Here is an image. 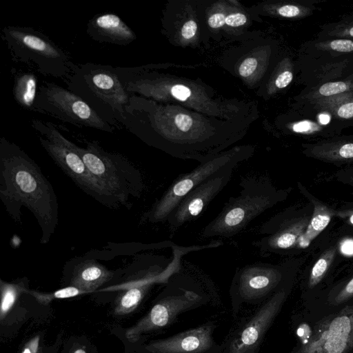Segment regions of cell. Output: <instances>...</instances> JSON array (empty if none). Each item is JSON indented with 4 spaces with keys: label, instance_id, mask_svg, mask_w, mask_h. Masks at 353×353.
Listing matches in <instances>:
<instances>
[{
    "label": "cell",
    "instance_id": "cell-1",
    "mask_svg": "<svg viewBox=\"0 0 353 353\" xmlns=\"http://www.w3.org/2000/svg\"><path fill=\"white\" fill-rule=\"evenodd\" d=\"M0 198L10 216L21 223V207L39 225L40 242L48 243L58 223V203L50 183L39 165L18 145L0 139Z\"/></svg>",
    "mask_w": 353,
    "mask_h": 353
},
{
    "label": "cell",
    "instance_id": "cell-2",
    "mask_svg": "<svg viewBox=\"0 0 353 353\" xmlns=\"http://www.w3.org/2000/svg\"><path fill=\"white\" fill-rule=\"evenodd\" d=\"M64 81L68 90L84 99L112 125H115L114 121L123 123L130 97L118 67L73 64L72 72Z\"/></svg>",
    "mask_w": 353,
    "mask_h": 353
},
{
    "label": "cell",
    "instance_id": "cell-3",
    "mask_svg": "<svg viewBox=\"0 0 353 353\" xmlns=\"http://www.w3.org/2000/svg\"><path fill=\"white\" fill-rule=\"evenodd\" d=\"M243 190L231 197L219 214L204 228L201 236L230 237L267 210L284 201L291 188L276 189L268 179H243Z\"/></svg>",
    "mask_w": 353,
    "mask_h": 353
},
{
    "label": "cell",
    "instance_id": "cell-4",
    "mask_svg": "<svg viewBox=\"0 0 353 353\" xmlns=\"http://www.w3.org/2000/svg\"><path fill=\"white\" fill-rule=\"evenodd\" d=\"M12 57L41 74L65 80L74 64L66 52L42 32L30 27L8 26L1 30Z\"/></svg>",
    "mask_w": 353,
    "mask_h": 353
},
{
    "label": "cell",
    "instance_id": "cell-5",
    "mask_svg": "<svg viewBox=\"0 0 353 353\" xmlns=\"http://www.w3.org/2000/svg\"><path fill=\"white\" fill-rule=\"evenodd\" d=\"M91 174L120 205L130 206V197H139L143 189L141 173L124 157L105 151L97 142L85 148L70 141Z\"/></svg>",
    "mask_w": 353,
    "mask_h": 353
},
{
    "label": "cell",
    "instance_id": "cell-6",
    "mask_svg": "<svg viewBox=\"0 0 353 353\" xmlns=\"http://www.w3.org/2000/svg\"><path fill=\"white\" fill-rule=\"evenodd\" d=\"M306 88L341 80L353 73V39H314L302 50Z\"/></svg>",
    "mask_w": 353,
    "mask_h": 353
},
{
    "label": "cell",
    "instance_id": "cell-7",
    "mask_svg": "<svg viewBox=\"0 0 353 353\" xmlns=\"http://www.w3.org/2000/svg\"><path fill=\"white\" fill-rule=\"evenodd\" d=\"M32 127L43 134L39 137L43 149L54 162L83 192L109 208L119 206L118 202L91 174L80 155L71 147L70 141L50 123L34 119Z\"/></svg>",
    "mask_w": 353,
    "mask_h": 353
},
{
    "label": "cell",
    "instance_id": "cell-8",
    "mask_svg": "<svg viewBox=\"0 0 353 353\" xmlns=\"http://www.w3.org/2000/svg\"><path fill=\"white\" fill-rule=\"evenodd\" d=\"M34 111L47 114L79 127L112 132L114 126L103 119L84 99L52 82L39 88Z\"/></svg>",
    "mask_w": 353,
    "mask_h": 353
},
{
    "label": "cell",
    "instance_id": "cell-9",
    "mask_svg": "<svg viewBox=\"0 0 353 353\" xmlns=\"http://www.w3.org/2000/svg\"><path fill=\"white\" fill-rule=\"evenodd\" d=\"M312 213V211L306 214L290 210L281 212L260 228L263 236L254 244L263 254H285L297 248Z\"/></svg>",
    "mask_w": 353,
    "mask_h": 353
},
{
    "label": "cell",
    "instance_id": "cell-10",
    "mask_svg": "<svg viewBox=\"0 0 353 353\" xmlns=\"http://www.w3.org/2000/svg\"><path fill=\"white\" fill-rule=\"evenodd\" d=\"M232 161L224 157L212 159L180 176L145 212L142 219L152 223L166 221L171 212L191 190Z\"/></svg>",
    "mask_w": 353,
    "mask_h": 353
},
{
    "label": "cell",
    "instance_id": "cell-11",
    "mask_svg": "<svg viewBox=\"0 0 353 353\" xmlns=\"http://www.w3.org/2000/svg\"><path fill=\"white\" fill-rule=\"evenodd\" d=\"M285 298L281 290L263 304L250 319L232 336L221 353H259L268 330Z\"/></svg>",
    "mask_w": 353,
    "mask_h": 353
},
{
    "label": "cell",
    "instance_id": "cell-12",
    "mask_svg": "<svg viewBox=\"0 0 353 353\" xmlns=\"http://www.w3.org/2000/svg\"><path fill=\"white\" fill-rule=\"evenodd\" d=\"M235 163L234 160L230 162L199 184L180 201L166 221L172 232L198 217L230 181Z\"/></svg>",
    "mask_w": 353,
    "mask_h": 353
},
{
    "label": "cell",
    "instance_id": "cell-13",
    "mask_svg": "<svg viewBox=\"0 0 353 353\" xmlns=\"http://www.w3.org/2000/svg\"><path fill=\"white\" fill-rule=\"evenodd\" d=\"M202 296L190 290H181L155 304L137 323L125 332L126 339L137 341L143 334L163 328L172 324L181 313L201 304Z\"/></svg>",
    "mask_w": 353,
    "mask_h": 353
},
{
    "label": "cell",
    "instance_id": "cell-14",
    "mask_svg": "<svg viewBox=\"0 0 353 353\" xmlns=\"http://www.w3.org/2000/svg\"><path fill=\"white\" fill-rule=\"evenodd\" d=\"M285 264L259 263L241 268L234 278V291L241 300L247 302L265 298L282 281L287 269Z\"/></svg>",
    "mask_w": 353,
    "mask_h": 353
},
{
    "label": "cell",
    "instance_id": "cell-15",
    "mask_svg": "<svg viewBox=\"0 0 353 353\" xmlns=\"http://www.w3.org/2000/svg\"><path fill=\"white\" fill-rule=\"evenodd\" d=\"M216 325L208 322L144 346L148 353H219L222 347L214 339Z\"/></svg>",
    "mask_w": 353,
    "mask_h": 353
},
{
    "label": "cell",
    "instance_id": "cell-16",
    "mask_svg": "<svg viewBox=\"0 0 353 353\" xmlns=\"http://www.w3.org/2000/svg\"><path fill=\"white\" fill-rule=\"evenodd\" d=\"M302 146L303 154L308 158L338 167L353 163V134H340Z\"/></svg>",
    "mask_w": 353,
    "mask_h": 353
},
{
    "label": "cell",
    "instance_id": "cell-17",
    "mask_svg": "<svg viewBox=\"0 0 353 353\" xmlns=\"http://www.w3.org/2000/svg\"><path fill=\"white\" fill-rule=\"evenodd\" d=\"M87 34L94 41L120 46L128 45L135 39L130 27L113 13L94 16L88 23Z\"/></svg>",
    "mask_w": 353,
    "mask_h": 353
},
{
    "label": "cell",
    "instance_id": "cell-18",
    "mask_svg": "<svg viewBox=\"0 0 353 353\" xmlns=\"http://www.w3.org/2000/svg\"><path fill=\"white\" fill-rule=\"evenodd\" d=\"M172 268L161 271L159 268H152L144 270L120 296L114 310L115 314H126L135 310L152 285L165 281L170 275Z\"/></svg>",
    "mask_w": 353,
    "mask_h": 353
},
{
    "label": "cell",
    "instance_id": "cell-19",
    "mask_svg": "<svg viewBox=\"0 0 353 353\" xmlns=\"http://www.w3.org/2000/svg\"><path fill=\"white\" fill-rule=\"evenodd\" d=\"M113 275V272L97 261L83 260L74 266L70 281L71 286L85 293L92 292L110 280Z\"/></svg>",
    "mask_w": 353,
    "mask_h": 353
},
{
    "label": "cell",
    "instance_id": "cell-20",
    "mask_svg": "<svg viewBox=\"0 0 353 353\" xmlns=\"http://www.w3.org/2000/svg\"><path fill=\"white\" fill-rule=\"evenodd\" d=\"M298 187L300 192L310 201L313 209L309 224L301 237L297 246V248H304L308 246L327 226L332 217L334 216V209L319 201L299 182L298 183Z\"/></svg>",
    "mask_w": 353,
    "mask_h": 353
},
{
    "label": "cell",
    "instance_id": "cell-21",
    "mask_svg": "<svg viewBox=\"0 0 353 353\" xmlns=\"http://www.w3.org/2000/svg\"><path fill=\"white\" fill-rule=\"evenodd\" d=\"M300 105L327 112L340 121L353 123V92L301 102Z\"/></svg>",
    "mask_w": 353,
    "mask_h": 353
},
{
    "label": "cell",
    "instance_id": "cell-22",
    "mask_svg": "<svg viewBox=\"0 0 353 353\" xmlns=\"http://www.w3.org/2000/svg\"><path fill=\"white\" fill-rule=\"evenodd\" d=\"M38 78L31 72H20L14 77L13 96L25 110L34 111L38 94Z\"/></svg>",
    "mask_w": 353,
    "mask_h": 353
},
{
    "label": "cell",
    "instance_id": "cell-23",
    "mask_svg": "<svg viewBox=\"0 0 353 353\" xmlns=\"http://www.w3.org/2000/svg\"><path fill=\"white\" fill-rule=\"evenodd\" d=\"M353 92V73L341 80L305 88L299 96V103Z\"/></svg>",
    "mask_w": 353,
    "mask_h": 353
},
{
    "label": "cell",
    "instance_id": "cell-24",
    "mask_svg": "<svg viewBox=\"0 0 353 353\" xmlns=\"http://www.w3.org/2000/svg\"><path fill=\"white\" fill-rule=\"evenodd\" d=\"M316 38L353 39V12L343 16L336 21L322 25Z\"/></svg>",
    "mask_w": 353,
    "mask_h": 353
},
{
    "label": "cell",
    "instance_id": "cell-25",
    "mask_svg": "<svg viewBox=\"0 0 353 353\" xmlns=\"http://www.w3.org/2000/svg\"><path fill=\"white\" fill-rule=\"evenodd\" d=\"M0 319L3 321L15 303L19 295L25 291L21 283H9L1 280Z\"/></svg>",
    "mask_w": 353,
    "mask_h": 353
},
{
    "label": "cell",
    "instance_id": "cell-26",
    "mask_svg": "<svg viewBox=\"0 0 353 353\" xmlns=\"http://www.w3.org/2000/svg\"><path fill=\"white\" fill-rule=\"evenodd\" d=\"M337 250V245L329 247L314 263L310 276V283L312 285L318 283L325 274L336 257Z\"/></svg>",
    "mask_w": 353,
    "mask_h": 353
},
{
    "label": "cell",
    "instance_id": "cell-27",
    "mask_svg": "<svg viewBox=\"0 0 353 353\" xmlns=\"http://www.w3.org/2000/svg\"><path fill=\"white\" fill-rule=\"evenodd\" d=\"M25 292L33 296L39 303L45 305L56 299L70 298L85 293L74 286H69L50 294H43L26 290Z\"/></svg>",
    "mask_w": 353,
    "mask_h": 353
},
{
    "label": "cell",
    "instance_id": "cell-28",
    "mask_svg": "<svg viewBox=\"0 0 353 353\" xmlns=\"http://www.w3.org/2000/svg\"><path fill=\"white\" fill-rule=\"evenodd\" d=\"M334 216H337L347 229L353 231V202L344 203L334 209Z\"/></svg>",
    "mask_w": 353,
    "mask_h": 353
},
{
    "label": "cell",
    "instance_id": "cell-29",
    "mask_svg": "<svg viewBox=\"0 0 353 353\" xmlns=\"http://www.w3.org/2000/svg\"><path fill=\"white\" fill-rule=\"evenodd\" d=\"M336 181L347 185L353 187V166L341 168L333 174Z\"/></svg>",
    "mask_w": 353,
    "mask_h": 353
},
{
    "label": "cell",
    "instance_id": "cell-30",
    "mask_svg": "<svg viewBox=\"0 0 353 353\" xmlns=\"http://www.w3.org/2000/svg\"><path fill=\"white\" fill-rule=\"evenodd\" d=\"M257 65V61L254 58H248L241 63L239 67V74L247 77L251 75L255 70Z\"/></svg>",
    "mask_w": 353,
    "mask_h": 353
},
{
    "label": "cell",
    "instance_id": "cell-31",
    "mask_svg": "<svg viewBox=\"0 0 353 353\" xmlns=\"http://www.w3.org/2000/svg\"><path fill=\"white\" fill-rule=\"evenodd\" d=\"M293 79V72L291 70H285L281 72L275 79V85L278 88L287 87Z\"/></svg>",
    "mask_w": 353,
    "mask_h": 353
},
{
    "label": "cell",
    "instance_id": "cell-32",
    "mask_svg": "<svg viewBox=\"0 0 353 353\" xmlns=\"http://www.w3.org/2000/svg\"><path fill=\"white\" fill-rule=\"evenodd\" d=\"M174 121L178 128L183 132L188 131L192 125V118L184 114H177Z\"/></svg>",
    "mask_w": 353,
    "mask_h": 353
},
{
    "label": "cell",
    "instance_id": "cell-33",
    "mask_svg": "<svg viewBox=\"0 0 353 353\" xmlns=\"http://www.w3.org/2000/svg\"><path fill=\"white\" fill-rule=\"evenodd\" d=\"M171 93L180 101L186 100L191 94L190 90L183 85H175L171 90Z\"/></svg>",
    "mask_w": 353,
    "mask_h": 353
},
{
    "label": "cell",
    "instance_id": "cell-34",
    "mask_svg": "<svg viewBox=\"0 0 353 353\" xmlns=\"http://www.w3.org/2000/svg\"><path fill=\"white\" fill-rule=\"evenodd\" d=\"M246 21V17L241 13L232 14L225 18V23L233 27L242 26L245 23Z\"/></svg>",
    "mask_w": 353,
    "mask_h": 353
},
{
    "label": "cell",
    "instance_id": "cell-35",
    "mask_svg": "<svg viewBox=\"0 0 353 353\" xmlns=\"http://www.w3.org/2000/svg\"><path fill=\"white\" fill-rule=\"evenodd\" d=\"M196 28V23L194 21H188L183 25L181 34L185 39H191L194 36Z\"/></svg>",
    "mask_w": 353,
    "mask_h": 353
},
{
    "label": "cell",
    "instance_id": "cell-36",
    "mask_svg": "<svg viewBox=\"0 0 353 353\" xmlns=\"http://www.w3.org/2000/svg\"><path fill=\"white\" fill-rule=\"evenodd\" d=\"M225 18L223 14H214L208 19V24L212 28H220L225 23Z\"/></svg>",
    "mask_w": 353,
    "mask_h": 353
},
{
    "label": "cell",
    "instance_id": "cell-37",
    "mask_svg": "<svg viewBox=\"0 0 353 353\" xmlns=\"http://www.w3.org/2000/svg\"><path fill=\"white\" fill-rule=\"evenodd\" d=\"M39 336L30 340L25 346L22 353H37L39 348Z\"/></svg>",
    "mask_w": 353,
    "mask_h": 353
},
{
    "label": "cell",
    "instance_id": "cell-38",
    "mask_svg": "<svg viewBox=\"0 0 353 353\" xmlns=\"http://www.w3.org/2000/svg\"><path fill=\"white\" fill-rule=\"evenodd\" d=\"M340 249L345 255H353V239L343 241L340 245Z\"/></svg>",
    "mask_w": 353,
    "mask_h": 353
},
{
    "label": "cell",
    "instance_id": "cell-39",
    "mask_svg": "<svg viewBox=\"0 0 353 353\" xmlns=\"http://www.w3.org/2000/svg\"><path fill=\"white\" fill-rule=\"evenodd\" d=\"M353 294V278L350 280L347 284L345 286L341 294L342 297H346Z\"/></svg>",
    "mask_w": 353,
    "mask_h": 353
},
{
    "label": "cell",
    "instance_id": "cell-40",
    "mask_svg": "<svg viewBox=\"0 0 353 353\" xmlns=\"http://www.w3.org/2000/svg\"><path fill=\"white\" fill-rule=\"evenodd\" d=\"M73 353H86V352L82 348H79L74 350Z\"/></svg>",
    "mask_w": 353,
    "mask_h": 353
},
{
    "label": "cell",
    "instance_id": "cell-41",
    "mask_svg": "<svg viewBox=\"0 0 353 353\" xmlns=\"http://www.w3.org/2000/svg\"><path fill=\"white\" fill-rule=\"evenodd\" d=\"M352 127H353V123H352Z\"/></svg>",
    "mask_w": 353,
    "mask_h": 353
}]
</instances>
